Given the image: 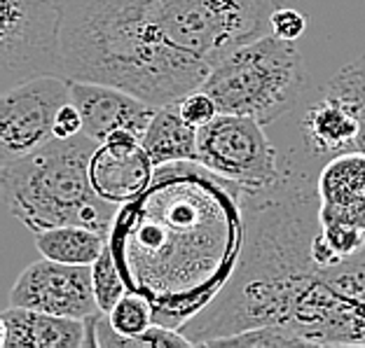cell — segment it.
<instances>
[{"mask_svg":"<svg viewBox=\"0 0 365 348\" xmlns=\"http://www.w3.org/2000/svg\"><path fill=\"white\" fill-rule=\"evenodd\" d=\"M197 164L251 192L269 189L284 176L262 124L227 112L197 129Z\"/></svg>","mask_w":365,"mask_h":348,"instance_id":"obj_6","label":"cell"},{"mask_svg":"<svg viewBox=\"0 0 365 348\" xmlns=\"http://www.w3.org/2000/svg\"><path fill=\"white\" fill-rule=\"evenodd\" d=\"M300 136L304 150L317 159L361 150V122L342 98L323 91L302 112Z\"/></svg>","mask_w":365,"mask_h":348,"instance_id":"obj_13","label":"cell"},{"mask_svg":"<svg viewBox=\"0 0 365 348\" xmlns=\"http://www.w3.org/2000/svg\"><path fill=\"white\" fill-rule=\"evenodd\" d=\"M98 140L85 131L52 138L31 154L3 164L0 185L7 209L33 234L61 225H80L110 236L120 206L96 194L89 162Z\"/></svg>","mask_w":365,"mask_h":348,"instance_id":"obj_2","label":"cell"},{"mask_svg":"<svg viewBox=\"0 0 365 348\" xmlns=\"http://www.w3.org/2000/svg\"><path fill=\"white\" fill-rule=\"evenodd\" d=\"M155 164L143 147V136L120 129L98 143L89 162V180L106 201L127 206L155 180Z\"/></svg>","mask_w":365,"mask_h":348,"instance_id":"obj_9","label":"cell"},{"mask_svg":"<svg viewBox=\"0 0 365 348\" xmlns=\"http://www.w3.org/2000/svg\"><path fill=\"white\" fill-rule=\"evenodd\" d=\"M286 0H61L63 78L155 107L202 89L230 52L272 33Z\"/></svg>","mask_w":365,"mask_h":348,"instance_id":"obj_1","label":"cell"},{"mask_svg":"<svg viewBox=\"0 0 365 348\" xmlns=\"http://www.w3.org/2000/svg\"><path fill=\"white\" fill-rule=\"evenodd\" d=\"M33 236H36V248L43 258L63 264H82V267H91L98 260V255L106 251V246L110 243V236L80 225L43 229Z\"/></svg>","mask_w":365,"mask_h":348,"instance_id":"obj_15","label":"cell"},{"mask_svg":"<svg viewBox=\"0 0 365 348\" xmlns=\"http://www.w3.org/2000/svg\"><path fill=\"white\" fill-rule=\"evenodd\" d=\"M209 346H302L290 329L267 325V327H255L248 332L225 337V339H215Z\"/></svg>","mask_w":365,"mask_h":348,"instance_id":"obj_18","label":"cell"},{"mask_svg":"<svg viewBox=\"0 0 365 348\" xmlns=\"http://www.w3.org/2000/svg\"><path fill=\"white\" fill-rule=\"evenodd\" d=\"M61 0H0V87L63 75Z\"/></svg>","mask_w":365,"mask_h":348,"instance_id":"obj_5","label":"cell"},{"mask_svg":"<svg viewBox=\"0 0 365 348\" xmlns=\"http://www.w3.org/2000/svg\"><path fill=\"white\" fill-rule=\"evenodd\" d=\"M85 131V124H82V115L76 107V103L68 101L59 112H56L54 120V138H73Z\"/></svg>","mask_w":365,"mask_h":348,"instance_id":"obj_21","label":"cell"},{"mask_svg":"<svg viewBox=\"0 0 365 348\" xmlns=\"http://www.w3.org/2000/svg\"><path fill=\"white\" fill-rule=\"evenodd\" d=\"M326 91L342 98L356 112L361 122V150H365V56L346 63L326 85Z\"/></svg>","mask_w":365,"mask_h":348,"instance_id":"obj_17","label":"cell"},{"mask_svg":"<svg viewBox=\"0 0 365 348\" xmlns=\"http://www.w3.org/2000/svg\"><path fill=\"white\" fill-rule=\"evenodd\" d=\"M143 147L155 169L178 162H197V129L182 120L178 101L157 107L143 134Z\"/></svg>","mask_w":365,"mask_h":348,"instance_id":"obj_14","label":"cell"},{"mask_svg":"<svg viewBox=\"0 0 365 348\" xmlns=\"http://www.w3.org/2000/svg\"><path fill=\"white\" fill-rule=\"evenodd\" d=\"M269 28L277 38L281 40H300L307 31V16L300 10H293V7H286L281 5L277 12L272 14V21H269Z\"/></svg>","mask_w":365,"mask_h":348,"instance_id":"obj_20","label":"cell"},{"mask_svg":"<svg viewBox=\"0 0 365 348\" xmlns=\"http://www.w3.org/2000/svg\"><path fill=\"white\" fill-rule=\"evenodd\" d=\"M10 306L80 320L101 316L91 288V267L47 258L33 262L19 273L10 292Z\"/></svg>","mask_w":365,"mask_h":348,"instance_id":"obj_8","label":"cell"},{"mask_svg":"<svg viewBox=\"0 0 365 348\" xmlns=\"http://www.w3.org/2000/svg\"><path fill=\"white\" fill-rule=\"evenodd\" d=\"M91 288H94V297L101 313H110L113 306L129 292V283L124 278L110 243L98 255V260L91 264Z\"/></svg>","mask_w":365,"mask_h":348,"instance_id":"obj_16","label":"cell"},{"mask_svg":"<svg viewBox=\"0 0 365 348\" xmlns=\"http://www.w3.org/2000/svg\"><path fill=\"white\" fill-rule=\"evenodd\" d=\"M180 115L187 124H192L195 129L206 127L209 122H213L220 115L218 103L213 101V96L206 89H197L192 94L182 96L178 101Z\"/></svg>","mask_w":365,"mask_h":348,"instance_id":"obj_19","label":"cell"},{"mask_svg":"<svg viewBox=\"0 0 365 348\" xmlns=\"http://www.w3.org/2000/svg\"><path fill=\"white\" fill-rule=\"evenodd\" d=\"M103 316V313H101ZM101 316L80 320L68 316L10 306L0 316L3 348H96V322Z\"/></svg>","mask_w":365,"mask_h":348,"instance_id":"obj_11","label":"cell"},{"mask_svg":"<svg viewBox=\"0 0 365 348\" xmlns=\"http://www.w3.org/2000/svg\"><path fill=\"white\" fill-rule=\"evenodd\" d=\"M71 101V80L45 75L3 91L0 98V162L10 164L54 138L56 112Z\"/></svg>","mask_w":365,"mask_h":348,"instance_id":"obj_7","label":"cell"},{"mask_svg":"<svg viewBox=\"0 0 365 348\" xmlns=\"http://www.w3.org/2000/svg\"><path fill=\"white\" fill-rule=\"evenodd\" d=\"M286 329L302 346H365V248L333 267H314L297 288Z\"/></svg>","mask_w":365,"mask_h":348,"instance_id":"obj_4","label":"cell"},{"mask_svg":"<svg viewBox=\"0 0 365 348\" xmlns=\"http://www.w3.org/2000/svg\"><path fill=\"white\" fill-rule=\"evenodd\" d=\"M71 101L82 115L85 134L98 143L120 129L143 136L153 122L157 107L127 89L103 85V82L71 80Z\"/></svg>","mask_w":365,"mask_h":348,"instance_id":"obj_10","label":"cell"},{"mask_svg":"<svg viewBox=\"0 0 365 348\" xmlns=\"http://www.w3.org/2000/svg\"><path fill=\"white\" fill-rule=\"evenodd\" d=\"M321 225L365 229V150L326 159L317 176Z\"/></svg>","mask_w":365,"mask_h":348,"instance_id":"obj_12","label":"cell"},{"mask_svg":"<svg viewBox=\"0 0 365 348\" xmlns=\"http://www.w3.org/2000/svg\"><path fill=\"white\" fill-rule=\"evenodd\" d=\"M307 87L302 52L274 33L230 52L206 78V89L220 112L253 117L262 127L295 107Z\"/></svg>","mask_w":365,"mask_h":348,"instance_id":"obj_3","label":"cell"}]
</instances>
